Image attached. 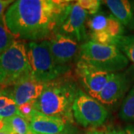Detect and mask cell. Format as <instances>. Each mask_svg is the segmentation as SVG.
<instances>
[{
	"label": "cell",
	"instance_id": "2e32d148",
	"mask_svg": "<svg viewBox=\"0 0 134 134\" xmlns=\"http://www.w3.org/2000/svg\"><path fill=\"white\" fill-rule=\"evenodd\" d=\"M119 117L125 121L134 123V83L122 100Z\"/></svg>",
	"mask_w": 134,
	"mask_h": 134
},
{
	"label": "cell",
	"instance_id": "603a6c76",
	"mask_svg": "<svg viewBox=\"0 0 134 134\" xmlns=\"http://www.w3.org/2000/svg\"><path fill=\"white\" fill-rule=\"evenodd\" d=\"M57 134H78V131L73 124H69L67 125L63 131Z\"/></svg>",
	"mask_w": 134,
	"mask_h": 134
},
{
	"label": "cell",
	"instance_id": "4dcf8cb0",
	"mask_svg": "<svg viewBox=\"0 0 134 134\" xmlns=\"http://www.w3.org/2000/svg\"><path fill=\"white\" fill-rule=\"evenodd\" d=\"M2 90V88H1V86H0V91Z\"/></svg>",
	"mask_w": 134,
	"mask_h": 134
},
{
	"label": "cell",
	"instance_id": "3957f363",
	"mask_svg": "<svg viewBox=\"0 0 134 134\" xmlns=\"http://www.w3.org/2000/svg\"><path fill=\"white\" fill-rule=\"evenodd\" d=\"M31 75L40 81L48 83L56 80L69 71V66L57 63L50 51L48 40L30 42L26 46Z\"/></svg>",
	"mask_w": 134,
	"mask_h": 134
},
{
	"label": "cell",
	"instance_id": "cb8c5ba5",
	"mask_svg": "<svg viewBox=\"0 0 134 134\" xmlns=\"http://www.w3.org/2000/svg\"><path fill=\"white\" fill-rule=\"evenodd\" d=\"M107 133L108 134H127L125 130L120 128H110L108 129Z\"/></svg>",
	"mask_w": 134,
	"mask_h": 134
},
{
	"label": "cell",
	"instance_id": "ffe728a7",
	"mask_svg": "<svg viewBox=\"0 0 134 134\" xmlns=\"http://www.w3.org/2000/svg\"><path fill=\"white\" fill-rule=\"evenodd\" d=\"M78 5L86 12L87 15H96L100 9L101 2L99 0H78Z\"/></svg>",
	"mask_w": 134,
	"mask_h": 134
},
{
	"label": "cell",
	"instance_id": "5b68a950",
	"mask_svg": "<svg viewBox=\"0 0 134 134\" xmlns=\"http://www.w3.org/2000/svg\"><path fill=\"white\" fill-rule=\"evenodd\" d=\"M31 75L26 46L16 40L8 49L0 54V86L2 89L13 86Z\"/></svg>",
	"mask_w": 134,
	"mask_h": 134
},
{
	"label": "cell",
	"instance_id": "8fae6325",
	"mask_svg": "<svg viewBox=\"0 0 134 134\" xmlns=\"http://www.w3.org/2000/svg\"><path fill=\"white\" fill-rule=\"evenodd\" d=\"M87 16L86 11L77 2L73 3L66 19L58 29V32L71 36L78 43L85 40L87 37L85 28Z\"/></svg>",
	"mask_w": 134,
	"mask_h": 134
},
{
	"label": "cell",
	"instance_id": "f1b7e54d",
	"mask_svg": "<svg viewBox=\"0 0 134 134\" xmlns=\"http://www.w3.org/2000/svg\"><path fill=\"white\" fill-rule=\"evenodd\" d=\"M99 134H108L107 132H99Z\"/></svg>",
	"mask_w": 134,
	"mask_h": 134
},
{
	"label": "cell",
	"instance_id": "5bb4252c",
	"mask_svg": "<svg viewBox=\"0 0 134 134\" xmlns=\"http://www.w3.org/2000/svg\"><path fill=\"white\" fill-rule=\"evenodd\" d=\"M115 19L123 26L134 31V12L130 1L107 0L104 2Z\"/></svg>",
	"mask_w": 134,
	"mask_h": 134
},
{
	"label": "cell",
	"instance_id": "9c48e42d",
	"mask_svg": "<svg viewBox=\"0 0 134 134\" xmlns=\"http://www.w3.org/2000/svg\"><path fill=\"white\" fill-rule=\"evenodd\" d=\"M50 51L57 63L69 66L68 63L79 52L78 42L71 36L56 32L48 38Z\"/></svg>",
	"mask_w": 134,
	"mask_h": 134
},
{
	"label": "cell",
	"instance_id": "4fadbf2b",
	"mask_svg": "<svg viewBox=\"0 0 134 134\" xmlns=\"http://www.w3.org/2000/svg\"><path fill=\"white\" fill-rule=\"evenodd\" d=\"M87 25L91 33L102 34L113 37L124 35V26L112 14L98 13L90 17Z\"/></svg>",
	"mask_w": 134,
	"mask_h": 134
},
{
	"label": "cell",
	"instance_id": "d6986e66",
	"mask_svg": "<svg viewBox=\"0 0 134 134\" xmlns=\"http://www.w3.org/2000/svg\"><path fill=\"white\" fill-rule=\"evenodd\" d=\"M13 34L6 28L4 22H0V54L5 52L16 41Z\"/></svg>",
	"mask_w": 134,
	"mask_h": 134
},
{
	"label": "cell",
	"instance_id": "7c38bea8",
	"mask_svg": "<svg viewBox=\"0 0 134 134\" xmlns=\"http://www.w3.org/2000/svg\"><path fill=\"white\" fill-rule=\"evenodd\" d=\"M68 125L69 124L62 119L44 115L34 110L29 121V130L35 134H57Z\"/></svg>",
	"mask_w": 134,
	"mask_h": 134
},
{
	"label": "cell",
	"instance_id": "9a60e30c",
	"mask_svg": "<svg viewBox=\"0 0 134 134\" xmlns=\"http://www.w3.org/2000/svg\"><path fill=\"white\" fill-rule=\"evenodd\" d=\"M19 107L10 96L8 90L0 91V119H5L19 115Z\"/></svg>",
	"mask_w": 134,
	"mask_h": 134
},
{
	"label": "cell",
	"instance_id": "e0dca14e",
	"mask_svg": "<svg viewBox=\"0 0 134 134\" xmlns=\"http://www.w3.org/2000/svg\"><path fill=\"white\" fill-rule=\"evenodd\" d=\"M5 127L11 134H29V122L23 117L16 115L3 120Z\"/></svg>",
	"mask_w": 134,
	"mask_h": 134
},
{
	"label": "cell",
	"instance_id": "484cf974",
	"mask_svg": "<svg viewBox=\"0 0 134 134\" xmlns=\"http://www.w3.org/2000/svg\"><path fill=\"white\" fill-rule=\"evenodd\" d=\"M0 134H11V133L4 126L2 129L0 130Z\"/></svg>",
	"mask_w": 134,
	"mask_h": 134
},
{
	"label": "cell",
	"instance_id": "8992f818",
	"mask_svg": "<svg viewBox=\"0 0 134 134\" xmlns=\"http://www.w3.org/2000/svg\"><path fill=\"white\" fill-rule=\"evenodd\" d=\"M73 118L82 127H99L108 117L106 107L85 92L78 89L72 105Z\"/></svg>",
	"mask_w": 134,
	"mask_h": 134
},
{
	"label": "cell",
	"instance_id": "d4e9b609",
	"mask_svg": "<svg viewBox=\"0 0 134 134\" xmlns=\"http://www.w3.org/2000/svg\"><path fill=\"white\" fill-rule=\"evenodd\" d=\"M125 130L127 134H134V125H127L125 127Z\"/></svg>",
	"mask_w": 134,
	"mask_h": 134
},
{
	"label": "cell",
	"instance_id": "4316f807",
	"mask_svg": "<svg viewBox=\"0 0 134 134\" xmlns=\"http://www.w3.org/2000/svg\"><path fill=\"white\" fill-rule=\"evenodd\" d=\"M86 134H99V131H97V130H90V131H88Z\"/></svg>",
	"mask_w": 134,
	"mask_h": 134
},
{
	"label": "cell",
	"instance_id": "277c9868",
	"mask_svg": "<svg viewBox=\"0 0 134 134\" xmlns=\"http://www.w3.org/2000/svg\"><path fill=\"white\" fill-rule=\"evenodd\" d=\"M78 59L110 73L125 70L130 62L117 46L99 44L91 40L80 46Z\"/></svg>",
	"mask_w": 134,
	"mask_h": 134
},
{
	"label": "cell",
	"instance_id": "ba28073f",
	"mask_svg": "<svg viewBox=\"0 0 134 134\" xmlns=\"http://www.w3.org/2000/svg\"><path fill=\"white\" fill-rule=\"evenodd\" d=\"M75 72L85 92L94 98H97L113 74L80 59L76 63Z\"/></svg>",
	"mask_w": 134,
	"mask_h": 134
},
{
	"label": "cell",
	"instance_id": "52a82bcc",
	"mask_svg": "<svg viewBox=\"0 0 134 134\" xmlns=\"http://www.w3.org/2000/svg\"><path fill=\"white\" fill-rule=\"evenodd\" d=\"M134 83V66L121 72L113 73L96 99L107 107L116 105L125 98Z\"/></svg>",
	"mask_w": 134,
	"mask_h": 134
},
{
	"label": "cell",
	"instance_id": "6da1fadb",
	"mask_svg": "<svg viewBox=\"0 0 134 134\" xmlns=\"http://www.w3.org/2000/svg\"><path fill=\"white\" fill-rule=\"evenodd\" d=\"M69 0H18L5 11L3 22L15 38L37 42L58 32L72 8Z\"/></svg>",
	"mask_w": 134,
	"mask_h": 134
},
{
	"label": "cell",
	"instance_id": "83f0119b",
	"mask_svg": "<svg viewBox=\"0 0 134 134\" xmlns=\"http://www.w3.org/2000/svg\"><path fill=\"white\" fill-rule=\"evenodd\" d=\"M5 126V124H4V121L3 119H0V130H2Z\"/></svg>",
	"mask_w": 134,
	"mask_h": 134
},
{
	"label": "cell",
	"instance_id": "7a4b0ae2",
	"mask_svg": "<svg viewBox=\"0 0 134 134\" xmlns=\"http://www.w3.org/2000/svg\"><path fill=\"white\" fill-rule=\"evenodd\" d=\"M77 90L75 81L69 78L59 77L48 82L41 95L34 101V110L73 124L72 105Z\"/></svg>",
	"mask_w": 134,
	"mask_h": 134
},
{
	"label": "cell",
	"instance_id": "44dd1931",
	"mask_svg": "<svg viewBox=\"0 0 134 134\" xmlns=\"http://www.w3.org/2000/svg\"><path fill=\"white\" fill-rule=\"evenodd\" d=\"M34 110H35L34 107V101L33 102L26 103L23 105H21L19 107V115L23 117L29 122Z\"/></svg>",
	"mask_w": 134,
	"mask_h": 134
},
{
	"label": "cell",
	"instance_id": "7402d4cb",
	"mask_svg": "<svg viewBox=\"0 0 134 134\" xmlns=\"http://www.w3.org/2000/svg\"><path fill=\"white\" fill-rule=\"evenodd\" d=\"M14 2V1H11V0H0V19H3V16L5 11L7 10V8H8L10 5Z\"/></svg>",
	"mask_w": 134,
	"mask_h": 134
},
{
	"label": "cell",
	"instance_id": "f546056e",
	"mask_svg": "<svg viewBox=\"0 0 134 134\" xmlns=\"http://www.w3.org/2000/svg\"><path fill=\"white\" fill-rule=\"evenodd\" d=\"M133 12H134V3L133 4Z\"/></svg>",
	"mask_w": 134,
	"mask_h": 134
},
{
	"label": "cell",
	"instance_id": "ac0fdd59",
	"mask_svg": "<svg viewBox=\"0 0 134 134\" xmlns=\"http://www.w3.org/2000/svg\"><path fill=\"white\" fill-rule=\"evenodd\" d=\"M114 46L119 48L134 66V34L117 37L114 41Z\"/></svg>",
	"mask_w": 134,
	"mask_h": 134
},
{
	"label": "cell",
	"instance_id": "30bf717a",
	"mask_svg": "<svg viewBox=\"0 0 134 134\" xmlns=\"http://www.w3.org/2000/svg\"><path fill=\"white\" fill-rule=\"evenodd\" d=\"M46 83L31 75L16 83L8 92L19 107L37 100L43 92Z\"/></svg>",
	"mask_w": 134,
	"mask_h": 134
}]
</instances>
